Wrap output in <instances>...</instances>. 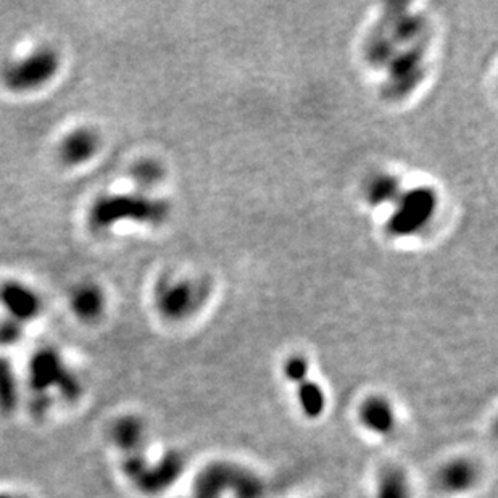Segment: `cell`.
Listing matches in <instances>:
<instances>
[{"label":"cell","instance_id":"obj_4","mask_svg":"<svg viewBox=\"0 0 498 498\" xmlns=\"http://www.w3.org/2000/svg\"><path fill=\"white\" fill-rule=\"evenodd\" d=\"M0 302L18 321L34 318L41 311L39 297L20 283H5L0 288Z\"/></svg>","mask_w":498,"mask_h":498},{"label":"cell","instance_id":"obj_7","mask_svg":"<svg viewBox=\"0 0 498 498\" xmlns=\"http://www.w3.org/2000/svg\"><path fill=\"white\" fill-rule=\"evenodd\" d=\"M144 427L134 418H123L113 427V439L124 450H134L144 437Z\"/></svg>","mask_w":498,"mask_h":498},{"label":"cell","instance_id":"obj_8","mask_svg":"<svg viewBox=\"0 0 498 498\" xmlns=\"http://www.w3.org/2000/svg\"><path fill=\"white\" fill-rule=\"evenodd\" d=\"M18 390L14 376V370L7 360L0 358V407L14 408L16 403Z\"/></svg>","mask_w":498,"mask_h":498},{"label":"cell","instance_id":"obj_5","mask_svg":"<svg viewBox=\"0 0 498 498\" xmlns=\"http://www.w3.org/2000/svg\"><path fill=\"white\" fill-rule=\"evenodd\" d=\"M98 151V136L94 131L79 128L71 131L60 144V158L66 165H81L89 161Z\"/></svg>","mask_w":498,"mask_h":498},{"label":"cell","instance_id":"obj_6","mask_svg":"<svg viewBox=\"0 0 498 498\" xmlns=\"http://www.w3.org/2000/svg\"><path fill=\"white\" fill-rule=\"evenodd\" d=\"M71 308L84 321H96L103 311V294L94 284H84L73 292Z\"/></svg>","mask_w":498,"mask_h":498},{"label":"cell","instance_id":"obj_1","mask_svg":"<svg viewBox=\"0 0 498 498\" xmlns=\"http://www.w3.org/2000/svg\"><path fill=\"white\" fill-rule=\"evenodd\" d=\"M57 70L59 55L52 49L42 47L5 66L2 79L11 91H31L51 81Z\"/></svg>","mask_w":498,"mask_h":498},{"label":"cell","instance_id":"obj_2","mask_svg":"<svg viewBox=\"0 0 498 498\" xmlns=\"http://www.w3.org/2000/svg\"><path fill=\"white\" fill-rule=\"evenodd\" d=\"M160 213V207L144 198L126 195H103L92 203L89 211V226L94 231H103L113 226L120 220L136 218V220H148Z\"/></svg>","mask_w":498,"mask_h":498},{"label":"cell","instance_id":"obj_12","mask_svg":"<svg viewBox=\"0 0 498 498\" xmlns=\"http://www.w3.org/2000/svg\"><path fill=\"white\" fill-rule=\"evenodd\" d=\"M20 335V326L15 321H2L0 322V342L10 344Z\"/></svg>","mask_w":498,"mask_h":498},{"label":"cell","instance_id":"obj_11","mask_svg":"<svg viewBox=\"0 0 498 498\" xmlns=\"http://www.w3.org/2000/svg\"><path fill=\"white\" fill-rule=\"evenodd\" d=\"M379 498H407V489L402 477L389 476L384 479Z\"/></svg>","mask_w":498,"mask_h":498},{"label":"cell","instance_id":"obj_3","mask_svg":"<svg viewBox=\"0 0 498 498\" xmlns=\"http://www.w3.org/2000/svg\"><path fill=\"white\" fill-rule=\"evenodd\" d=\"M29 377L31 387L42 395L46 390L52 389V385H57L66 398H74L79 394L76 377L54 350H41L34 355L29 365Z\"/></svg>","mask_w":498,"mask_h":498},{"label":"cell","instance_id":"obj_10","mask_svg":"<svg viewBox=\"0 0 498 498\" xmlns=\"http://www.w3.org/2000/svg\"><path fill=\"white\" fill-rule=\"evenodd\" d=\"M442 481L448 489H463L471 482V469L466 464H453L445 469Z\"/></svg>","mask_w":498,"mask_h":498},{"label":"cell","instance_id":"obj_9","mask_svg":"<svg viewBox=\"0 0 498 498\" xmlns=\"http://www.w3.org/2000/svg\"><path fill=\"white\" fill-rule=\"evenodd\" d=\"M363 418L368 427L375 429L379 432H385L390 427L392 415L389 408L381 402H370L363 410Z\"/></svg>","mask_w":498,"mask_h":498}]
</instances>
